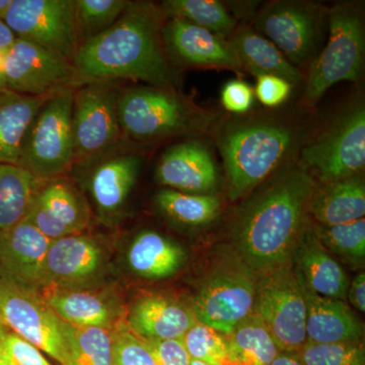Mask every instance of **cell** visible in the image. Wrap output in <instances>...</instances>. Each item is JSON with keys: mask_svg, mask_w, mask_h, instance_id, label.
Masks as SVG:
<instances>
[{"mask_svg": "<svg viewBox=\"0 0 365 365\" xmlns=\"http://www.w3.org/2000/svg\"><path fill=\"white\" fill-rule=\"evenodd\" d=\"M71 365H112L111 330L78 328L60 319Z\"/></svg>", "mask_w": 365, "mask_h": 365, "instance_id": "33", "label": "cell"}, {"mask_svg": "<svg viewBox=\"0 0 365 365\" xmlns=\"http://www.w3.org/2000/svg\"><path fill=\"white\" fill-rule=\"evenodd\" d=\"M309 213L321 225H337L364 218L365 186L359 177L326 182L314 189Z\"/></svg>", "mask_w": 365, "mask_h": 365, "instance_id": "25", "label": "cell"}, {"mask_svg": "<svg viewBox=\"0 0 365 365\" xmlns=\"http://www.w3.org/2000/svg\"><path fill=\"white\" fill-rule=\"evenodd\" d=\"M0 365H7L6 362H4V360L2 359V356L1 359H0Z\"/></svg>", "mask_w": 365, "mask_h": 365, "instance_id": "49", "label": "cell"}, {"mask_svg": "<svg viewBox=\"0 0 365 365\" xmlns=\"http://www.w3.org/2000/svg\"><path fill=\"white\" fill-rule=\"evenodd\" d=\"M42 299L59 319L78 328L112 330L120 322L116 304L93 290L47 288Z\"/></svg>", "mask_w": 365, "mask_h": 365, "instance_id": "22", "label": "cell"}, {"mask_svg": "<svg viewBox=\"0 0 365 365\" xmlns=\"http://www.w3.org/2000/svg\"><path fill=\"white\" fill-rule=\"evenodd\" d=\"M258 275L240 259L215 269L194 304L197 322L228 335L254 314Z\"/></svg>", "mask_w": 365, "mask_h": 365, "instance_id": "8", "label": "cell"}, {"mask_svg": "<svg viewBox=\"0 0 365 365\" xmlns=\"http://www.w3.org/2000/svg\"><path fill=\"white\" fill-rule=\"evenodd\" d=\"M104 261V252L90 237L78 234L55 240L46 254L42 287H83L97 277Z\"/></svg>", "mask_w": 365, "mask_h": 365, "instance_id": "16", "label": "cell"}, {"mask_svg": "<svg viewBox=\"0 0 365 365\" xmlns=\"http://www.w3.org/2000/svg\"><path fill=\"white\" fill-rule=\"evenodd\" d=\"M302 283V282H300ZM307 302V339L312 343L359 342L362 325L343 300L314 294L302 284Z\"/></svg>", "mask_w": 365, "mask_h": 365, "instance_id": "23", "label": "cell"}, {"mask_svg": "<svg viewBox=\"0 0 365 365\" xmlns=\"http://www.w3.org/2000/svg\"><path fill=\"white\" fill-rule=\"evenodd\" d=\"M347 297L350 304L360 313L365 312V274H359L348 287Z\"/></svg>", "mask_w": 365, "mask_h": 365, "instance_id": "43", "label": "cell"}, {"mask_svg": "<svg viewBox=\"0 0 365 365\" xmlns=\"http://www.w3.org/2000/svg\"><path fill=\"white\" fill-rule=\"evenodd\" d=\"M254 314L281 352H297L306 344L307 302L292 263L259 276Z\"/></svg>", "mask_w": 365, "mask_h": 365, "instance_id": "7", "label": "cell"}, {"mask_svg": "<svg viewBox=\"0 0 365 365\" xmlns=\"http://www.w3.org/2000/svg\"><path fill=\"white\" fill-rule=\"evenodd\" d=\"M197 323L193 307L162 294H148L134 302L126 324L143 339H182Z\"/></svg>", "mask_w": 365, "mask_h": 365, "instance_id": "21", "label": "cell"}, {"mask_svg": "<svg viewBox=\"0 0 365 365\" xmlns=\"http://www.w3.org/2000/svg\"><path fill=\"white\" fill-rule=\"evenodd\" d=\"M160 9L165 16L188 21L225 40L234 34L237 26L230 11L215 0H167Z\"/></svg>", "mask_w": 365, "mask_h": 365, "instance_id": "32", "label": "cell"}, {"mask_svg": "<svg viewBox=\"0 0 365 365\" xmlns=\"http://www.w3.org/2000/svg\"><path fill=\"white\" fill-rule=\"evenodd\" d=\"M26 218L50 241L78 235L86 225V210L78 194L59 180L37 190Z\"/></svg>", "mask_w": 365, "mask_h": 365, "instance_id": "20", "label": "cell"}, {"mask_svg": "<svg viewBox=\"0 0 365 365\" xmlns=\"http://www.w3.org/2000/svg\"><path fill=\"white\" fill-rule=\"evenodd\" d=\"M253 88L242 81H230L223 86L222 104L228 112L244 114L251 109L254 104Z\"/></svg>", "mask_w": 365, "mask_h": 365, "instance_id": "42", "label": "cell"}, {"mask_svg": "<svg viewBox=\"0 0 365 365\" xmlns=\"http://www.w3.org/2000/svg\"><path fill=\"white\" fill-rule=\"evenodd\" d=\"M292 85L287 79L275 76H257V98L266 107H278L289 98Z\"/></svg>", "mask_w": 365, "mask_h": 365, "instance_id": "40", "label": "cell"}, {"mask_svg": "<svg viewBox=\"0 0 365 365\" xmlns=\"http://www.w3.org/2000/svg\"><path fill=\"white\" fill-rule=\"evenodd\" d=\"M182 343L191 359L208 365L227 364V344L225 336L215 329L197 322L185 334Z\"/></svg>", "mask_w": 365, "mask_h": 365, "instance_id": "37", "label": "cell"}, {"mask_svg": "<svg viewBox=\"0 0 365 365\" xmlns=\"http://www.w3.org/2000/svg\"><path fill=\"white\" fill-rule=\"evenodd\" d=\"M0 347L7 365H52L42 351L0 324Z\"/></svg>", "mask_w": 365, "mask_h": 365, "instance_id": "39", "label": "cell"}, {"mask_svg": "<svg viewBox=\"0 0 365 365\" xmlns=\"http://www.w3.org/2000/svg\"><path fill=\"white\" fill-rule=\"evenodd\" d=\"M302 365H364V346L359 342H307L297 351Z\"/></svg>", "mask_w": 365, "mask_h": 365, "instance_id": "36", "label": "cell"}, {"mask_svg": "<svg viewBox=\"0 0 365 365\" xmlns=\"http://www.w3.org/2000/svg\"><path fill=\"white\" fill-rule=\"evenodd\" d=\"M2 21L19 39L73 60L79 46L74 0H13Z\"/></svg>", "mask_w": 365, "mask_h": 365, "instance_id": "10", "label": "cell"}, {"mask_svg": "<svg viewBox=\"0 0 365 365\" xmlns=\"http://www.w3.org/2000/svg\"><path fill=\"white\" fill-rule=\"evenodd\" d=\"M163 42L165 53L182 66L241 71L228 41L188 21L176 18L165 21Z\"/></svg>", "mask_w": 365, "mask_h": 365, "instance_id": "17", "label": "cell"}, {"mask_svg": "<svg viewBox=\"0 0 365 365\" xmlns=\"http://www.w3.org/2000/svg\"><path fill=\"white\" fill-rule=\"evenodd\" d=\"M155 201L160 211L178 223L202 227L212 222L220 211V200L212 194H191L176 190L158 192Z\"/></svg>", "mask_w": 365, "mask_h": 365, "instance_id": "31", "label": "cell"}, {"mask_svg": "<svg viewBox=\"0 0 365 365\" xmlns=\"http://www.w3.org/2000/svg\"><path fill=\"white\" fill-rule=\"evenodd\" d=\"M16 40V36L13 31L4 21L0 20V57L6 56V52L11 49Z\"/></svg>", "mask_w": 365, "mask_h": 365, "instance_id": "44", "label": "cell"}, {"mask_svg": "<svg viewBox=\"0 0 365 365\" xmlns=\"http://www.w3.org/2000/svg\"><path fill=\"white\" fill-rule=\"evenodd\" d=\"M186 253L172 240L153 230L137 235L129 247L127 262L132 272L148 279H163L176 274Z\"/></svg>", "mask_w": 365, "mask_h": 365, "instance_id": "28", "label": "cell"}, {"mask_svg": "<svg viewBox=\"0 0 365 365\" xmlns=\"http://www.w3.org/2000/svg\"><path fill=\"white\" fill-rule=\"evenodd\" d=\"M143 341L158 365H190L191 362V357L181 339Z\"/></svg>", "mask_w": 365, "mask_h": 365, "instance_id": "41", "label": "cell"}, {"mask_svg": "<svg viewBox=\"0 0 365 365\" xmlns=\"http://www.w3.org/2000/svg\"><path fill=\"white\" fill-rule=\"evenodd\" d=\"M6 91V83H4V76L0 74V91Z\"/></svg>", "mask_w": 365, "mask_h": 365, "instance_id": "47", "label": "cell"}, {"mask_svg": "<svg viewBox=\"0 0 365 365\" xmlns=\"http://www.w3.org/2000/svg\"><path fill=\"white\" fill-rule=\"evenodd\" d=\"M326 14L318 4L273 2L257 18L255 26L292 66H304L313 59Z\"/></svg>", "mask_w": 365, "mask_h": 365, "instance_id": "13", "label": "cell"}, {"mask_svg": "<svg viewBox=\"0 0 365 365\" xmlns=\"http://www.w3.org/2000/svg\"><path fill=\"white\" fill-rule=\"evenodd\" d=\"M39 180L20 165L0 163V232L25 220Z\"/></svg>", "mask_w": 365, "mask_h": 365, "instance_id": "30", "label": "cell"}, {"mask_svg": "<svg viewBox=\"0 0 365 365\" xmlns=\"http://www.w3.org/2000/svg\"><path fill=\"white\" fill-rule=\"evenodd\" d=\"M74 88L53 93L29 127L19 165L38 179H51L73 165Z\"/></svg>", "mask_w": 365, "mask_h": 365, "instance_id": "6", "label": "cell"}, {"mask_svg": "<svg viewBox=\"0 0 365 365\" xmlns=\"http://www.w3.org/2000/svg\"><path fill=\"white\" fill-rule=\"evenodd\" d=\"M232 36L230 44L241 69H246L256 76H278L287 79L292 85L302 81L299 69L292 66L267 38L246 28L237 29Z\"/></svg>", "mask_w": 365, "mask_h": 365, "instance_id": "27", "label": "cell"}, {"mask_svg": "<svg viewBox=\"0 0 365 365\" xmlns=\"http://www.w3.org/2000/svg\"><path fill=\"white\" fill-rule=\"evenodd\" d=\"M118 98L119 93L111 83H86L74 90L73 163L96 162L116 146L122 134Z\"/></svg>", "mask_w": 365, "mask_h": 365, "instance_id": "9", "label": "cell"}, {"mask_svg": "<svg viewBox=\"0 0 365 365\" xmlns=\"http://www.w3.org/2000/svg\"><path fill=\"white\" fill-rule=\"evenodd\" d=\"M122 134L133 140H160L206 128L210 118L168 88H130L119 95Z\"/></svg>", "mask_w": 365, "mask_h": 365, "instance_id": "4", "label": "cell"}, {"mask_svg": "<svg viewBox=\"0 0 365 365\" xmlns=\"http://www.w3.org/2000/svg\"><path fill=\"white\" fill-rule=\"evenodd\" d=\"M129 4L126 0H76L78 44L107 30Z\"/></svg>", "mask_w": 365, "mask_h": 365, "instance_id": "34", "label": "cell"}, {"mask_svg": "<svg viewBox=\"0 0 365 365\" xmlns=\"http://www.w3.org/2000/svg\"><path fill=\"white\" fill-rule=\"evenodd\" d=\"M294 143V134L284 125L254 122L228 130L220 151L232 199L246 195L277 170Z\"/></svg>", "mask_w": 365, "mask_h": 365, "instance_id": "3", "label": "cell"}, {"mask_svg": "<svg viewBox=\"0 0 365 365\" xmlns=\"http://www.w3.org/2000/svg\"><path fill=\"white\" fill-rule=\"evenodd\" d=\"M314 189L311 175L294 168L247 204L235 223V242L241 260L256 275L290 264Z\"/></svg>", "mask_w": 365, "mask_h": 365, "instance_id": "2", "label": "cell"}, {"mask_svg": "<svg viewBox=\"0 0 365 365\" xmlns=\"http://www.w3.org/2000/svg\"><path fill=\"white\" fill-rule=\"evenodd\" d=\"M313 230L319 242L335 254L361 260L365 257V220L337 225H317Z\"/></svg>", "mask_w": 365, "mask_h": 365, "instance_id": "35", "label": "cell"}, {"mask_svg": "<svg viewBox=\"0 0 365 365\" xmlns=\"http://www.w3.org/2000/svg\"><path fill=\"white\" fill-rule=\"evenodd\" d=\"M112 365H158L143 339L134 334L126 322L111 330Z\"/></svg>", "mask_w": 365, "mask_h": 365, "instance_id": "38", "label": "cell"}, {"mask_svg": "<svg viewBox=\"0 0 365 365\" xmlns=\"http://www.w3.org/2000/svg\"><path fill=\"white\" fill-rule=\"evenodd\" d=\"M190 365H208V364H204V362H202V361H199V360L191 359V362H190Z\"/></svg>", "mask_w": 365, "mask_h": 365, "instance_id": "48", "label": "cell"}, {"mask_svg": "<svg viewBox=\"0 0 365 365\" xmlns=\"http://www.w3.org/2000/svg\"><path fill=\"white\" fill-rule=\"evenodd\" d=\"M50 241L30 220L0 232V280L35 292L42 287Z\"/></svg>", "mask_w": 365, "mask_h": 365, "instance_id": "15", "label": "cell"}, {"mask_svg": "<svg viewBox=\"0 0 365 365\" xmlns=\"http://www.w3.org/2000/svg\"><path fill=\"white\" fill-rule=\"evenodd\" d=\"M0 359H1V347H0Z\"/></svg>", "mask_w": 365, "mask_h": 365, "instance_id": "50", "label": "cell"}, {"mask_svg": "<svg viewBox=\"0 0 365 365\" xmlns=\"http://www.w3.org/2000/svg\"><path fill=\"white\" fill-rule=\"evenodd\" d=\"M0 324L60 365H71L60 319L36 292L0 280Z\"/></svg>", "mask_w": 365, "mask_h": 365, "instance_id": "11", "label": "cell"}, {"mask_svg": "<svg viewBox=\"0 0 365 365\" xmlns=\"http://www.w3.org/2000/svg\"><path fill=\"white\" fill-rule=\"evenodd\" d=\"M270 365H302L297 353L280 352Z\"/></svg>", "mask_w": 365, "mask_h": 365, "instance_id": "45", "label": "cell"}, {"mask_svg": "<svg viewBox=\"0 0 365 365\" xmlns=\"http://www.w3.org/2000/svg\"><path fill=\"white\" fill-rule=\"evenodd\" d=\"M155 177L163 186L191 194H211L220 179L210 151L191 141L165 151L158 163Z\"/></svg>", "mask_w": 365, "mask_h": 365, "instance_id": "18", "label": "cell"}, {"mask_svg": "<svg viewBox=\"0 0 365 365\" xmlns=\"http://www.w3.org/2000/svg\"><path fill=\"white\" fill-rule=\"evenodd\" d=\"M6 90L26 96H44L81 86L71 61L29 41H14L4 56Z\"/></svg>", "mask_w": 365, "mask_h": 365, "instance_id": "14", "label": "cell"}, {"mask_svg": "<svg viewBox=\"0 0 365 365\" xmlns=\"http://www.w3.org/2000/svg\"><path fill=\"white\" fill-rule=\"evenodd\" d=\"M328 43L312 62L307 76L304 102L309 105L341 81L356 83L364 64L365 36L361 14L353 4H337L328 13Z\"/></svg>", "mask_w": 365, "mask_h": 365, "instance_id": "5", "label": "cell"}, {"mask_svg": "<svg viewBox=\"0 0 365 365\" xmlns=\"http://www.w3.org/2000/svg\"><path fill=\"white\" fill-rule=\"evenodd\" d=\"M302 160L326 182L357 176L365 165V111L352 108L314 143L302 150Z\"/></svg>", "mask_w": 365, "mask_h": 365, "instance_id": "12", "label": "cell"}, {"mask_svg": "<svg viewBox=\"0 0 365 365\" xmlns=\"http://www.w3.org/2000/svg\"><path fill=\"white\" fill-rule=\"evenodd\" d=\"M302 230L292 262L295 273L304 287L314 294L329 299L343 300L347 297L349 279L344 269L319 242L313 227Z\"/></svg>", "mask_w": 365, "mask_h": 365, "instance_id": "19", "label": "cell"}, {"mask_svg": "<svg viewBox=\"0 0 365 365\" xmlns=\"http://www.w3.org/2000/svg\"><path fill=\"white\" fill-rule=\"evenodd\" d=\"M52 95L26 96L7 90L0 91V163L19 165L29 127Z\"/></svg>", "mask_w": 365, "mask_h": 365, "instance_id": "26", "label": "cell"}, {"mask_svg": "<svg viewBox=\"0 0 365 365\" xmlns=\"http://www.w3.org/2000/svg\"><path fill=\"white\" fill-rule=\"evenodd\" d=\"M140 167L141 158L132 153L115 155L98 163L91 175L90 187L101 215L114 216L123 207Z\"/></svg>", "mask_w": 365, "mask_h": 365, "instance_id": "24", "label": "cell"}, {"mask_svg": "<svg viewBox=\"0 0 365 365\" xmlns=\"http://www.w3.org/2000/svg\"><path fill=\"white\" fill-rule=\"evenodd\" d=\"M13 0H0V20H4V16Z\"/></svg>", "mask_w": 365, "mask_h": 365, "instance_id": "46", "label": "cell"}, {"mask_svg": "<svg viewBox=\"0 0 365 365\" xmlns=\"http://www.w3.org/2000/svg\"><path fill=\"white\" fill-rule=\"evenodd\" d=\"M165 14L153 2H131L104 32L79 45L72 64L81 81L134 79L170 88L173 73L163 42Z\"/></svg>", "mask_w": 365, "mask_h": 365, "instance_id": "1", "label": "cell"}, {"mask_svg": "<svg viewBox=\"0 0 365 365\" xmlns=\"http://www.w3.org/2000/svg\"><path fill=\"white\" fill-rule=\"evenodd\" d=\"M225 336L227 365H270L281 352L267 327L255 314Z\"/></svg>", "mask_w": 365, "mask_h": 365, "instance_id": "29", "label": "cell"}]
</instances>
